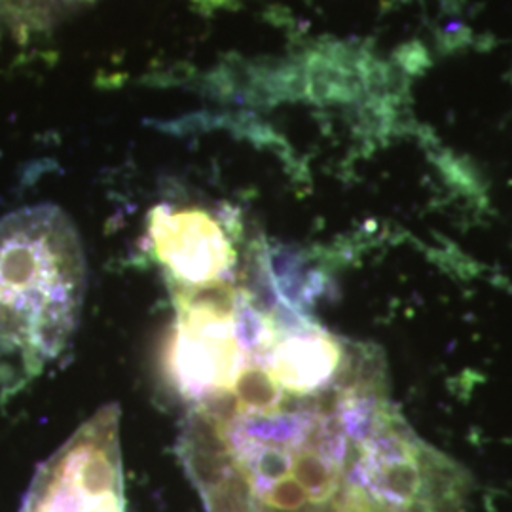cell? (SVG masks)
<instances>
[{
	"label": "cell",
	"mask_w": 512,
	"mask_h": 512,
	"mask_svg": "<svg viewBox=\"0 0 512 512\" xmlns=\"http://www.w3.org/2000/svg\"><path fill=\"white\" fill-rule=\"evenodd\" d=\"M148 247L173 291L211 287L236 272V224L202 205L160 203L148 215Z\"/></svg>",
	"instance_id": "3"
},
{
	"label": "cell",
	"mask_w": 512,
	"mask_h": 512,
	"mask_svg": "<svg viewBox=\"0 0 512 512\" xmlns=\"http://www.w3.org/2000/svg\"><path fill=\"white\" fill-rule=\"evenodd\" d=\"M84 300V253L57 207L0 219V361L27 376L67 348Z\"/></svg>",
	"instance_id": "1"
},
{
	"label": "cell",
	"mask_w": 512,
	"mask_h": 512,
	"mask_svg": "<svg viewBox=\"0 0 512 512\" xmlns=\"http://www.w3.org/2000/svg\"><path fill=\"white\" fill-rule=\"evenodd\" d=\"M399 63L403 67V73L420 74L429 65V55L420 44H406L399 52Z\"/></svg>",
	"instance_id": "4"
},
{
	"label": "cell",
	"mask_w": 512,
	"mask_h": 512,
	"mask_svg": "<svg viewBox=\"0 0 512 512\" xmlns=\"http://www.w3.org/2000/svg\"><path fill=\"white\" fill-rule=\"evenodd\" d=\"M118 410L97 412L40 469L23 512H126Z\"/></svg>",
	"instance_id": "2"
}]
</instances>
